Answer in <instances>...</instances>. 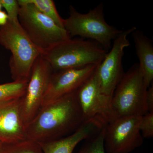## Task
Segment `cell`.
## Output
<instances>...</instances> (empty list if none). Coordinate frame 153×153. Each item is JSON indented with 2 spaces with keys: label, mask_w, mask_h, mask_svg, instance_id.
<instances>
[{
  "label": "cell",
  "mask_w": 153,
  "mask_h": 153,
  "mask_svg": "<svg viewBox=\"0 0 153 153\" xmlns=\"http://www.w3.org/2000/svg\"><path fill=\"white\" fill-rule=\"evenodd\" d=\"M147 89L139 64L135 63L124 74L112 96L111 104L116 118L147 113Z\"/></svg>",
  "instance_id": "8992f818"
},
{
  "label": "cell",
  "mask_w": 153,
  "mask_h": 153,
  "mask_svg": "<svg viewBox=\"0 0 153 153\" xmlns=\"http://www.w3.org/2000/svg\"><path fill=\"white\" fill-rule=\"evenodd\" d=\"M142 116L116 118L105 126V149L107 153H130L143 144L140 126Z\"/></svg>",
  "instance_id": "ba28073f"
},
{
  "label": "cell",
  "mask_w": 153,
  "mask_h": 153,
  "mask_svg": "<svg viewBox=\"0 0 153 153\" xmlns=\"http://www.w3.org/2000/svg\"><path fill=\"white\" fill-rule=\"evenodd\" d=\"M63 26L70 37L79 36L94 41L108 52L111 43L122 31L107 23L103 13V5L100 4L86 14L77 12L72 6L69 16L63 19Z\"/></svg>",
  "instance_id": "277c9868"
},
{
  "label": "cell",
  "mask_w": 153,
  "mask_h": 153,
  "mask_svg": "<svg viewBox=\"0 0 153 153\" xmlns=\"http://www.w3.org/2000/svg\"><path fill=\"white\" fill-rule=\"evenodd\" d=\"M2 7L1 4V2H0V11L1 10Z\"/></svg>",
  "instance_id": "cb8c5ba5"
},
{
  "label": "cell",
  "mask_w": 153,
  "mask_h": 153,
  "mask_svg": "<svg viewBox=\"0 0 153 153\" xmlns=\"http://www.w3.org/2000/svg\"><path fill=\"white\" fill-rule=\"evenodd\" d=\"M107 52L94 41L71 38L60 42L41 55L53 72H56L89 65H99Z\"/></svg>",
  "instance_id": "3957f363"
},
{
  "label": "cell",
  "mask_w": 153,
  "mask_h": 153,
  "mask_svg": "<svg viewBox=\"0 0 153 153\" xmlns=\"http://www.w3.org/2000/svg\"><path fill=\"white\" fill-rule=\"evenodd\" d=\"M52 68L42 55L34 63L24 95L21 98L22 117L26 127L41 109Z\"/></svg>",
  "instance_id": "30bf717a"
},
{
  "label": "cell",
  "mask_w": 153,
  "mask_h": 153,
  "mask_svg": "<svg viewBox=\"0 0 153 153\" xmlns=\"http://www.w3.org/2000/svg\"><path fill=\"white\" fill-rule=\"evenodd\" d=\"M26 3L32 4L45 16L52 19L60 27L64 29L63 19L57 12L55 2L52 0H24Z\"/></svg>",
  "instance_id": "9a60e30c"
},
{
  "label": "cell",
  "mask_w": 153,
  "mask_h": 153,
  "mask_svg": "<svg viewBox=\"0 0 153 153\" xmlns=\"http://www.w3.org/2000/svg\"><path fill=\"white\" fill-rule=\"evenodd\" d=\"M3 143H0V153H1V150L2 146Z\"/></svg>",
  "instance_id": "603a6c76"
},
{
  "label": "cell",
  "mask_w": 153,
  "mask_h": 153,
  "mask_svg": "<svg viewBox=\"0 0 153 153\" xmlns=\"http://www.w3.org/2000/svg\"><path fill=\"white\" fill-rule=\"evenodd\" d=\"M76 91L44 105L26 127L27 139L38 143L61 138L85 122Z\"/></svg>",
  "instance_id": "6da1fadb"
},
{
  "label": "cell",
  "mask_w": 153,
  "mask_h": 153,
  "mask_svg": "<svg viewBox=\"0 0 153 153\" xmlns=\"http://www.w3.org/2000/svg\"><path fill=\"white\" fill-rule=\"evenodd\" d=\"M20 5L19 24L41 55L71 37L65 29L38 10L35 6L18 0Z\"/></svg>",
  "instance_id": "5b68a950"
},
{
  "label": "cell",
  "mask_w": 153,
  "mask_h": 153,
  "mask_svg": "<svg viewBox=\"0 0 153 153\" xmlns=\"http://www.w3.org/2000/svg\"><path fill=\"white\" fill-rule=\"evenodd\" d=\"M2 7L5 9L8 16V21L19 22L20 5L16 0H0Z\"/></svg>",
  "instance_id": "d6986e66"
},
{
  "label": "cell",
  "mask_w": 153,
  "mask_h": 153,
  "mask_svg": "<svg viewBox=\"0 0 153 153\" xmlns=\"http://www.w3.org/2000/svg\"><path fill=\"white\" fill-rule=\"evenodd\" d=\"M95 71L76 91V98L85 121L93 120L105 126L116 117L112 97L102 92Z\"/></svg>",
  "instance_id": "52a82bcc"
},
{
  "label": "cell",
  "mask_w": 153,
  "mask_h": 153,
  "mask_svg": "<svg viewBox=\"0 0 153 153\" xmlns=\"http://www.w3.org/2000/svg\"><path fill=\"white\" fill-rule=\"evenodd\" d=\"M104 127L95 120L85 121L70 135L39 144L44 153H72L76 146L81 141L89 139Z\"/></svg>",
  "instance_id": "4fadbf2b"
},
{
  "label": "cell",
  "mask_w": 153,
  "mask_h": 153,
  "mask_svg": "<svg viewBox=\"0 0 153 153\" xmlns=\"http://www.w3.org/2000/svg\"><path fill=\"white\" fill-rule=\"evenodd\" d=\"M0 153H44L38 143L27 139L13 143L3 144Z\"/></svg>",
  "instance_id": "2e32d148"
},
{
  "label": "cell",
  "mask_w": 153,
  "mask_h": 153,
  "mask_svg": "<svg viewBox=\"0 0 153 153\" xmlns=\"http://www.w3.org/2000/svg\"><path fill=\"white\" fill-rule=\"evenodd\" d=\"M98 66L91 65L53 72L42 106L77 90L93 74Z\"/></svg>",
  "instance_id": "8fae6325"
},
{
  "label": "cell",
  "mask_w": 153,
  "mask_h": 153,
  "mask_svg": "<svg viewBox=\"0 0 153 153\" xmlns=\"http://www.w3.org/2000/svg\"><path fill=\"white\" fill-rule=\"evenodd\" d=\"M21 98L0 102V143H13L27 139L21 108Z\"/></svg>",
  "instance_id": "7c38bea8"
},
{
  "label": "cell",
  "mask_w": 153,
  "mask_h": 153,
  "mask_svg": "<svg viewBox=\"0 0 153 153\" xmlns=\"http://www.w3.org/2000/svg\"><path fill=\"white\" fill-rule=\"evenodd\" d=\"M135 27L122 31L114 41L109 52L96 69L101 91L107 96L112 97L116 88L124 73L122 59L124 49L129 47L130 42L128 36L135 30Z\"/></svg>",
  "instance_id": "9c48e42d"
},
{
  "label": "cell",
  "mask_w": 153,
  "mask_h": 153,
  "mask_svg": "<svg viewBox=\"0 0 153 153\" xmlns=\"http://www.w3.org/2000/svg\"><path fill=\"white\" fill-rule=\"evenodd\" d=\"M143 137L151 138L153 136V112H148L142 116L140 126Z\"/></svg>",
  "instance_id": "ffe728a7"
},
{
  "label": "cell",
  "mask_w": 153,
  "mask_h": 153,
  "mask_svg": "<svg viewBox=\"0 0 153 153\" xmlns=\"http://www.w3.org/2000/svg\"><path fill=\"white\" fill-rule=\"evenodd\" d=\"M9 18L6 12L0 11V26H4L6 25L8 21Z\"/></svg>",
  "instance_id": "7402d4cb"
},
{
  "label": "cell",
  "mask_w": 153,
  "mask_h": 153,
  "mask_svg": "<svg viewBox=\"0 0 153 153\" xmlns=\"http://www.w3.org/2000/svg\"><path fill=\"white\" fill-rule=\"evenodd\" d=\"M27 83L13 81L0 84V102L22 97L26 91Z\"/></svg>",
  "instance_id": "e0dca14e"
},
{
  "label": "cell",
  "mask_w": 153,
  "mask_h": 153,
  "mask_svg": "<svg viewBox=\"0 0 153 153\" xmlns=\"http://www.w3.org/2000/svg\"><path fill=\"white\" fill-rule=\"evenodd\" d=\"M132 34L143 78L148 88L152 85L153 80L152 42L140 31L135 30Z\"/></svg>",
  "instance_id": "5bb4252c"
},
{
  "label": "cell",
  "mask_w": 153,
  "mask_h": 153,
  "mask_svg": "<svg viewBox=\"0 0 153 153\" xmlns=\"http://www.w3.org/2000/svg\"><path fill=\"white\" fill-rule=\"evenodd\" d=\"M0 45L12 53L10 67L13 81L28 82L34 63L41 54L19 22L8 21L0 27Z\"/></svg>",
  "instance_id": "7a4b0ae2"
},
{
  "label": "cell",
  "mask_w": 153,
  "mask_h": 153,
  "mask_svg": "<svg viewBox=\"0 0 153 153\" xmlns=\"http://www.w3.org/2000/svg\"><path fill=\"white\" fill-rule=\"evenodd\" d=\"M105 126L88 141L81 147L77 153H105L104 147Z\"/></svg>",
  "instance_id": "ac0fdd59"
},
{
  "label": "cell",
  "mask_w": 153,
  "mask_h": 153,
  "mask_svg": "<svg viewBox=\"0 0 153 153\" xmlns=\"http://www.w3.org/2000/svg\"><path fill=\"white\" fill-rule=\"evenodd\" d=\"M146 105L148 112H153V84L148 88L146 93Z\"/></svg>",
  "instance_id": "44dd1931"
}]
</instances>
